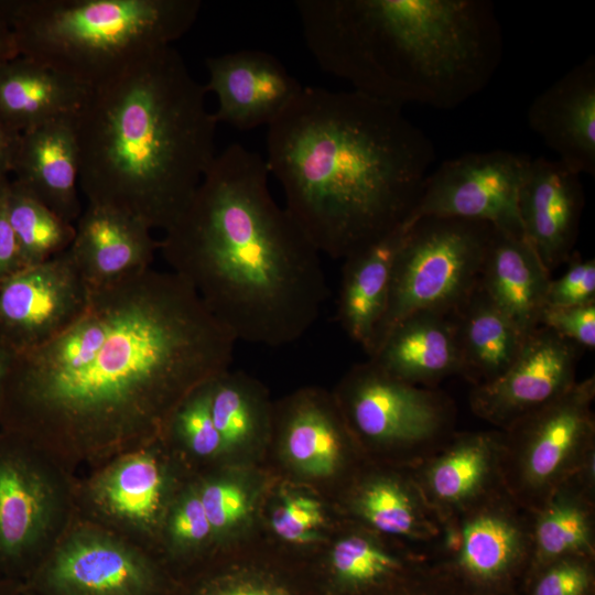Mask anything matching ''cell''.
I'll return each mask as SVG.
<instances>
[{
	"label": "cell",
	"instance_id": "cell-1",
	"mask_svg": "<svg viewBox=\"0 0 595 595\" xmlns=\"http://www.w3.org/2000/svg\"><path fill=\"white\" fill-rule=\"evenodd\" d=\"M236 343L183 279L149 268L89 292L61 334L12 354L0 431L40 452L139 446L228 369Z\"/></svg>",
	"mask_w": 595,
	"mask_h": 595
},
{
	"label": "cell",
	"instance_id": "cell-2",
	"mask_svg": "<svg viewBox=\"0 0 595 595\" xmlns=\"http://www.w3.org/2000/svg\"><path fill=\"white\" fill-rule=\"evenodd\" d=\"M266 160L236 142L216 155L159 250L235 339L279 347L317 321L321 252L272 197Z\"/></svg>",
	"mask_w": 595,
	"mask_h": 595
},
{
	"label": "cell",
	"instance_id": "cell-3",
	"mask_svg": "<svg viewBox=\"0 0 595 595\" xmlns=\"http://www.w3.org/2000/svg\"><path fill=\"white\" fill-rule=\"evenodd\" d=\"M264 160L318 251L345 259L405 223L435 150L401 106L303 87L268 126Z\"/></svg>",
	"mask_w": 595,
	"mask_h": 595
},
{
	"label": "cell",
	"instance_id": "cell-4",
	"mask_svg": "<svg viewBox=\"0 0 595 595\" xmlns=\"http://www.w3.org/2000/svg\"><path fill=\"white\" fill-rule=\"evenodd\" d=\"M172 47L88 89L74 116L78 185L88 204L166 230L213 164L217 121Z\"/></svg>",
	"mask_w": 595,
	"mask_h": 595
},
{
	"label": "cell",
	"instance_id": "cell-5",
	"mask_svg": "<svg viewBox=\"0 0 595 595\" xmlns=\"http://www.w3.org/2000/svg\"><path fill=\"white\" fill-rule=\"evenodd\" d=\"M309 51L354 90L403 106L453 109L483 90L502 58L487 0H298Z\"/></svg>",
	"mask_w": 595,
	"mask_h": 595
},
{
	"label": "cell",
	"instance_id": "cell-6",
	"mask_svg": "<svg viewBox=\"0 0 595 595\" xmlns=\"http://www.w3.org/2000/svg\"><path fill=\"white\" fill-rule=\"evenodd\" d=\"M199 0H12L19 56L94 88L171 46L198 17Z\"/></svg>",
	"mask_w": 595,
	"mask_h": 595
},
{
	"label": "cell",
	"instance_id": "cell-7",
	"mask_svg": "<svg viewBox=\"0 0 595 595\" xmlns=\"http://www.w3.org/2000/svg\"><path fill=\"white\" fill-rule=\"evenodd\" d=\"M491 231L486 223L450 217L407 226L368 357L404 318L425 311L454 314L467 302L479 284Z\"/></svg>",
	"mask_w": 595,
	"mask_h": 595
},
{
	"label": "cell",
	"instance_id": "cell-8",
	"mask_svg": "<svg viewBox=\"0 0 595 595\" xmlns=\"http://www.w3.org/2000/svg\"><path fill=\"white\" fill-rule=\"evenodd\" d=\"M594 377L576 381L501 433V486L524 510H539L594 462Z\"/></svg>",
	"mask_w": 595,
	"mask_h": 595
},
{
	"label": "cell",
	"instance_id": "cell-9",
	"mask_svg": "<svg viewBox=\"0 0 595 595\" xmlns=\"http://www.w3.org/2000/svg\"><path fill=\"white\" fill-rule=\"evenodd\" d=\"M340 405L358 437L379 447L415 452L420 463L452 437L454 411L444 394L399 380L370 360L345 377Z\"/></svg>",
	"mask_w": 595,
	"mask_h": 595
},
{
	"label": "cell",
	"instance_id": "cell-10",
	"mask_svg": "<svg viewBox=\"0 0 595 595\" xmlns=\"http://www.w3.org/2000/svg\"><path fill=\"white\" fill-rule=\"evenodd\" d=\"M531 160L524 153L490 150L442 162L425 178L404 225L423 217H450L486 223L524 238L519 194Z\"/></svg>",
	"mask_w": 595,
	"mask_h": 595
},
{
	"label": "cell",
	"instance_id": "cell-11",
	"mask_svg": "<svg viewBox=\"0 0 595 595\" xmlns=\"http://www.w3.org/2000/svg\"><path fill=\"white\" fill-rule=\"evenodd\" d=\"M33 595H160V571L137 550L110 537L80 532L48 558L36 562L22 581Z\"/></svg>",
	"mask_w": 595,
	"mask_h": 595
},
{
	"label": "cell",
	"instance_id": "cell-12",
	"mask_svg": "<svg viewBox=\"0 0 595 595\" xmlns=\"http://www.w3.org/2000/svg\"><path fill=\"white\" fill-rule=\"evenodd\" d=\"M88 294L68 250L22 268L0 286V344L12 354L42 346L82 314Z\"/></svg>",
	"mask_w": 595,
	"mask_h": 595
},
{
	"label": "cell",
	"instance_id": "cell-13",
	"mask_svg": "<svg viewBox=\"0 0 595 595\" xmlns=\"http://www.w3.org/2000/svg\"><path fill=\"white\" fill-rule=\"evenodd\" d=\"M582 350L552 329L539 326L524 338L518 356L498 378L474 386L469 396L473 412L506 430L576 382Z\"/></svg>",
	"mask_w": 595,
	"mask_h": 595
},
{
	"label": "cell",
	"instance_id": "cell-14",
	"mask_svg": "<svg viewBox=\"0 0 595 595\" xmlns=\"http://www.w3.org/2000/svg\"><path fill=\"white\" fill-rule=\"evenodd\" d=\"M23 439L0 431V577L23 581L53 511V493Z\"/></svg>",
	"mask_w": 595,
	"mask_h": 595
},
{
	"label": "cell",
	"instance_id": "cell-15",
	"mask_svg": "<svg viewBox=\"0 0 595 595\" xmlns=\"http://www.w3.org/2000/svg\"><path fill=\"white\" fill-rule=\"evenodd\" d=\"M206 68L204 87L217 98V123L242 131L268 127L303 88L275 56L260 50L208 57Z\"/></svg>",
	"mask_w": 595,
	"mask_h": 595
},
{
	"label": "cell",
	"instance_id": "cell-16",
	"mask_svg": "<svg viewBox=\"0 0 595 595\" xmlns=\"http://www.w3.org/2000/svg\"><path fill=\"white\" fill-rule=\"evenodd\" d=\"M501 433L455 434L420 463L414 482L445 523L499 491Z\"/></svg>",
	"mask_w": 595,
	"mask_h": 595
},
{
	"label": "cell",
	"instance_id": "cell-17",
	"mask_svg": "<svg viewBox=\"0 0 595 595\" xmlns=\"http://www.w3.org/2000/svg\"><path fill=\"white\" fill-rule=\"evenodd\" d=\"M583 206L580 174L558 160H531L519 194V215L526 240L549 272L573 255Z\"/></svg>",
	"mask_w": 595,
	"mask_h": 595
},
{
	"label": "cell",
	"instance_id": "cell-18",
	"mask_svg": "<svg viewBox=\"0 0 595 595\" xmlns=\"http://www.w3.org/2000/svg\"><path fill=\"white\" fill-rule=\"evenodd\" d=\"M151 230L126 213L87 204L76 220L68 252L88 292L152 268L159 241Z\"/></svg>",
	"mask_w": 595,
	"mask_h": 595
},
{
	"label": "cell",
	"instance_id": "cell-19",
	"mask_svg": "<svg viewBox=\"0 0 595 595\" xmlns=\"http://www.w3.org/2000/svg\"><path fill=\"white\" fill-rule=\"evenodd\" d=\"M530 129L577 174L595 175V57L588 56L539 94Z\"/></svg>",
	"mask_w": 595,
	"mask_h": 595
},
{
	"label": "cell",
	"instance_id": "cell-20",
	"mask_svg": "<svg viewBox=\"0 0 595 595\" xmlns=\"http://www.w3.org/2000/svg\"><path fill=\"white\" fill-rule=\"evenodd\" d=\"M12 173L15 184L75 224L83 209L77 190L79 159L74 116L22 132Z\"/></svg>",
	"mask_w": 595,
	"mask_h": 595
},
{
	"label": "cell",
	"instance_id": "cell-21",
	"mask_svg": "<svg viewBox=\"0 0 595 595\" xmlns=\"http://www.w3.org/2000/svg\"><path fill=\"white\" fill-rule=\"evenodd\" d=\"M517 506L501 489L459 515V526L446 523L447 542L454 541L456 563L466 574L495 580L532 549L531 527L521 520Z\"/></svg>",
	"mask_w": 595,
	"mask_h": 595
},
{
	"label": "cell",
	"instance_id": "cell-22",
	"mask_svg": "<svg viewBox=\"0 0 595 595\" xmlns=\"http://www.w3.org/2000/svg\"><path fill=\"white\" fill-rule=\"evenodd\" d=\"M550 281L526 238L493 228L479 286L524 337L540 326Z\"/></svg>",
	"mask_w": 595,
	"mask_h": 595
},
{
	"label": "cell",
	"instance_id": "cell-23",
	"mask_svg": "<svg viewBox=\"0 0 595 595\" xmlns=\"http://www.w3.org/2000/svg\"><path fill=\"white\" fill-rule=\"evenodd\" d=\"M368 360L386 374L416 386L461 375L453 314L425 311L404 318Z\"/></svg>",
	"mask_w": 595,
	"mask_h": 595
},
{
	"label": "cell",
	"instance_id": "cell-24",
	"mask_svg": "<svg viewBox=\"0 0 595 595\" xmlns=\"http://www.w3.org/2000/svg\"><path fill=\"white\" fill-rule=\"evenodd\" d=\"M405 231L403 224L343 259L337 320L367 355L387 307L393 264Z\"/></svg>",
	"mask_w": 595,
	"mask_h": 595
},
{
	"label": "cell",
	"instance_id": "cell-25",
	"mask_svg": "<svg viewBox=\"0 0 595 595\" xmlns=\"http://www.w3.org/2000/svg\"><path fill=\"white\" fill-rule=\"evenodd\" d=\"M88 88L33 60L18 56L0 67V121L22 133L72 117Z\"/></svg>",
	"mask_w": 595,
	"mask_h": 595
},
{
	"label": "cell",
	"instance_id": "cell-26",
	"mask_svg": "<svg viewBox=\"0 0 595 595\" xmlns=\"http://www.w3.org/2000/svg\"><path fill=\"white\" fill-rule=\"evenodd\" d=\"M461 375L474 386L498 378L518 356L524 337L479 284L453 314Z\"/></svg>",
	"mask_w": 595,
	"mask_h": 595
},
{
	"label": "cell",
	"instance_id": "cell-27",
	"mask_svg": "<svg viewBox=\"0 0 595 595\" xmlns=\"http://www.w3.org/2000/svg\"><path fill=\"white\" fill-rule=\"evenodd\" d=\"M282 440L286 454L301 472L313 477L329 476L343 452V424L320 396L304 392L285 408Z\"/></svg>",
	"mask_w": 595,
	"mask_h": 595
},
{
	"label": "cell",
	"instance_id": "cell-28",
	"mask_svg": "<svg viewBox=\"0 0 595 595\" xmlns=\"http://www.w3.org/2000/svg\"><path fill=\"white\" fill-rule=\"evenodd\" d=\"M99 478L96 498L112 517L137 528H149L160 513L164 476L145 450L126 454Z\"/></svg>",
	"mask_w": 595,
	"mask_h": 595
},
{
	"label": "cell",
	"instance_id": "cell-29",
	"mask_svg": "<svg viewBox=\"0 0 595 595\" xmlns=\"http://www.w3.org/2000/svg\"><path fill=\"white\" fill-rule=\"evenodd\" d=\"M591 478L583 476L580 487L573 479L533 512L531 543L544 561H558L593 553Z\"/></svg>",
	"mask_w": 595,
	"mask_h": 595
},
{
	"label": "cell",
	"instance_id": "cell-30",
	"mask_svg": "<svg viewBox=\"0 0 595 595\" xmlns=\"http://www.w3.org/2000/svg\"><path fill=\"white\" fill-rule=\"evenodd\" d=\"M361 518L377 531L414 541L441 537L442 521L429 507L414 479L410 485L393 479L369 482L356 499Z\"/></svg>",
	"mask_w": 595,
	"mask_h": 595
},
{
	"label": "cell",
	"instance_id": "cell-31",
	"mask_svg": "<svg viewBox=\"0 0 595 595\" xmlns=\"http://www.w3.org/2000/svg\"><path fill=\"white\" fill-rule=\"evenodd\" d=\"M7 209L23 268L47 261L71 247L75 224L57 216L13 181L8 186Z\"/></svg>",
	"mask_w": 595,
	"mask_h": 595
},
{
	"label": "cell",
	"instance_id": "cell-32",
	"mask_svg": "<svg viewBox=\"0 0 595 595\" xmlns=\"http://www.w3.org/2000/svg\"><path fill=\"white\" fill-rule=\"evenodd\" d=\"M210 413L224 451L249 443L259 432L264 407L245 376L221 371L209 380Z\"/></svg>",
	"mask_w": 595,
	"mask_h": 595
},
{
	"label": "cell",
	"instance_id": "cell-33",
	"mask_svg": "<svg viewBox=\"0 0 595 595\" xmlns=\"http://www.w3.org/2000/svg\"><path fill=\"white\" fill-rule=\"evenodd\" d=\"M329 565L332 577L347 593L388 584L403 570L396 555L360 534L340 539L331 552Z\"/></svg>",
	"mask_w": 595,
	"mask_h": 595
},
{
	"label": "cell",
	"instance_id": "cell-34",
	"mask_svg": "<svg viewBox=\"0 0 595 595\" xmlns=\"http://www.w3.org/2000/svg\"><path fill=\"white\" fill-rule=\"evenodd\" d=\"M209 380L193 390L177 405L165 426L192 453L199 456L225 452L210 413Z\"/></svg>",
	"mask_w": 595,
	"mask_h": 595
},
{
	"label": "cell",
	"instance_id": "cell-35",
	"mask_svg": "<svg viewBox=\"0 0 595 595\" xmlns=\"http://www.w3.org/2000/svg\"><path fill=\"white\" fill-rule=\"evenodd\" d=\"M323 521L324 516L318 501L305 496L285 497L271 516L274 532L292 543L314 541Z\"/></svg>",
	"mask_w": 595,
	"mask_h": 595
},
{
	"label": "cell",
	"instance_id": "cell-36",
	"mask_svg": "<svg viewBox=\"0 0 595 595\" xmlns=\"http://www.w3.org/2000/svg\"><path fill=\"white\" fill-rule=\"evenodd\" d=\"M595 303V261L571 256L567 270L549 283L545 306H577Z\"/></svg>",
	"mask_w": 595,
	"mask_h": 595
},
{
	"label": "cell",
	"instance_id": "cell-37",
	"mask_svg": "<svg viewBox=\"0 0 595 595\" xmlns=\"http://www.w3.org/2000/svg\"><path fill=\"white\" fill-rule=\"evenodd\" d=\"M199 499L213 531H220L240 522L249 511L245 490L230 482H214L205 485Z\"/></svg>",
	"mask_w": 595,
	"mask_h": 595
},
{
	"label": "cell",
	"instance_id": "cell-38",
	"mask_svg": "<svg viewBox=\"0 0 595 595\" xmlns=\"http://www.w3.org/2000/svg\"><path fill=\"white\" fill-rule=\"evenodd\" d=\"M540 326H545L582 349L595 348V303L577 306H545Z\"/></svg>",
	"mask_w": 595,
	"mask_h": 595
},
{
	"label": "cell",
	"instance_id": "cell-39",
	"mask_svg": "<svg viewBox=\"0 0 595 595\" xmlns=\"http://www.w3.org/2000/svg\"><path fill=\"white\" fill-rule=\"evenodd\" d=\"M578 556L553 561L539 580L533 595H583L587 589L589 576Z\"/></svg>",
	"mask_w": 595,
	"mask_h": 595
},
{
	"label": "cell",
	"instance_id": "cell-40",
	"mask_svg": "<svg viewBox=\"0 0 595 595\" xmlns=\"http://www.w3.org/2000/svg\"><path fill=\"white\" fill-rule=\"evenodd\" d=\"M170 532L181 544L201 543L214 532L198 494L185 497L176 506L171 516Z\"/></svg>",
	"mask_w": 595,
	"mask_h": 595
},
{
	"label": "cell",
	"instance_id": "cell-41",
	"mask_svg": "<svg viewBox=\"0 0 595 595\" xmlns=\"http://www.w3.org/2000/svg\"><path fill=\"white\" fill-rule=\"evenodd\" d=\"M188 595H298L286 583L275 578L212 580Z\"/></svg>",
	"mask_w": 595,
	"mask_h": 595
},
{
	"label": "cell",
	"instance_id": "cell-42",
	"mask_svg": "<svg viewBox=\"0 0 595 595\" xmlns=\"http://www.w3.org/2000/svg\"><path fill=\"white\" fill-rule=\"evenodd\" d=\"M10 180L0 184V286L23 268L18 242L7 209Z\"/></svg>",
	"mask_w": 595,
	"mask_h": 595
},
{
	"label": "cell",
	"instance_id": "cell-43",
	"mask_svg": "<svg viewBox=\"0 0 595 595\" xmlns=\"http://www.w3.org/2000/svg\"><path fill=\"white\" fill-rule=\"evenodd\" d=\"M20 134L0 121V184L12 173Z\"/></svg>",
	"mask_w": 595,
	"mask_h": 595
},
{
	"label": "cell",
	"instance_id": "cell-44",
	"mask_svg": "<svg viewBox=\"0 0 595 595\" xmlns=\"http://www.w3.org/2000/svg\"><path fill=\"white\" fill-rule=\"evenodd\" d=\"M12 0H0V67L19 56L10 25Z\"/></svg>",
	"mask_w": 595,
	"mask_h": 595
},
{
	"label": "cell",
	"instance_id": "cell-45",
	"mask_svg": "<svg viewBox=\"0 0 595 595\" xmlns=\"http://www.w3.org/2000/svg\"><path fill=\"white\" fill-rule=\"evenodd\" d=\"M12 353L0 344V401L6 383V379L10 369Z\"/></svg>",
	"mask_w": 595,
	"mask_h": 595
},
{
	"label": "cell",
	"instance_id": "cell-46",
	"mask_svg": "<svg viewBox=\"0 0 595 595\" xmlns=\"http://www.w3.org/2000/svg\"><path fill=\"white\" fill-rule=\"evenodd\" d=\"M0 595H26L21 581L0 577Z\"/></svg>",
	"mask_w": 595,
	"mask_h": 595
},
{
	"label": "cell",
	"instance_id": "cell-47",
	"mask_svg": "<svg viewBox=\"0 0 595 595\" xmlns=\"http://www.w3.org/2000/svg\"><path fill=\"white\" fill-rule=\"evenodd\" d=\"M392 595H435L430 588L423 587V584L421 582V585L418 587H411V588H402L400 592H397Z\"/></svg>",
	"mask_w": 595,
	"mask_h": 595
},
{
	"label": "cell",
	"instance_id": "cell-48",
	"mask_svg": "<svg viewBox=\"0 0 595 595\" xmlns=\"http://www.w3.org/2000/svg\"><path fill=\"white\" fill-rule=\"evenodd\" d=\"M23 586H24V585H23ZM24 589H25V594H26V595H33V594H31L25 587H24Z\"/></svg>",
	"mask_w": 595,
	"mask_h": 595
}]
</instances>
